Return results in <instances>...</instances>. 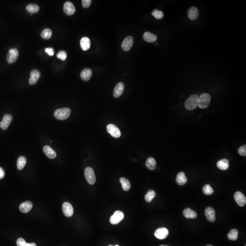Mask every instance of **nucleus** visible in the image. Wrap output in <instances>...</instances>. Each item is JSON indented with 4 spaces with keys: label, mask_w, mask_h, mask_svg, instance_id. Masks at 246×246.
<instances>
[{
    "label": "nucleus",
    "mask_w": 246,
    "mask_h": 246,
    "mask_svg": "<svg viewBox=\"0 0 246 246\" xmlns=\"http://www.w3.org/2000/svg\"><path fill=\"white\" fill-rule=\"evenodd\" d=\"M159 246H169L167 245L163 244V245H161Z\"/></svg>",
    "instance_id": "obj_42"
},
{
    "label": "nucleus",
    "mask_w": 246,
    "mask_h": 246,
    "mask_svg": "<svg viewBox=\"0 0 246 246\" xmlns=\"http://www.w3.org/2000/svg\"><path fill=\"white\" fill-rule=\"evenodd\" d=\"M169 235V231L165 228H161L157 229L155 233V236L158 239H162L167 238Z\"/></svg>",
    "instance_id": "obj_12"
},
{
    "label": "nucleus",
    "mask_w": 246,
    "mask_h": 246,
    "mask_svg": "<svg viewBox=\"0 0 246 246\" xmlns=\"http://www.w3.org/2000/svg\"><path fill=\"white\" fill-rule=\"evenodd\" d=\"M80 46L83 51L88 50L90 48V40L88 37H83L80 41Z\"/></svg>",
    "instance_id": "obj_24"
},
{
    "label": "nucleus",
    "mask_w": 246,
    "mask_h": 246,
    "mask_svg": "<svg viewBox=\"0 0 246 246\" xmlns=\"http://www.w3.org/2000/svg\"><path fill=\"white\" fill-rule=\"evenodd\" d=\"M124 214L121 211H117L110 218V222L112 224L115 225L120 223L123 220Z\"/></svg>",
    "instance_id": "obj_7"
},
{
    "label": "nucleus",
    "mask_w": 246,
    "mask_h": 246,
    "mask_svg": "<svg viewBox=\"0 0 246 246\" xmlns=\"http://www.w3.org/2000/svg\"><path fill=\"white\" fill-rule=\"evenodd\" d=\"M134 44V39L131 36L126 37L122 44V48L125 51H128L132 48Z\"/></svg>",
    "instance_id": "obj_10"
},
{
    "label": "nucleus",
    "mask_w": 246,
    "mask_h": 246,
    "mask_svg": "<svg viewBox=\"0 0 246 246\" xmlns=\"http://www.w3.org/2000/svg\"><path fill=\"white\" fill-rule=\"evenodd\" d=\"M152 15L158 20L161 19L164 17V13L162 11H159L157 9H155L152 13Z\"/></svg>",
    "instance_id": "obj_34"
},
{
    "label": "nucleus",
    "mask_w": 246,
    "mask_h": 246,
    "mask_svg": "<svg viewBox=\"0 0 246 246\" xmlns=\"http://www.w3.org/2000/svg\"><path fill=\"white\" fill-rule=\"evenodd\" d=\"M5 176V172L4 170L0 167V179H3Z\"/></svg>",
    "instance_id": "obj_40"
},
{
    "label": "nucleus",
    "mask_w": 246,
    "mask_h": 246,
    "mask_svg": "<svg viewBox=\"0 0 246 246\" xmlns=\"http://www.w3.org/2000/svg\"><path fill=\"white\" fill-rule=\"evenodd\" d=\"M211 96L208 94H203L199 97L198 106L201 109H206L211 102Z\"/></svg>",
    "instance_id": "obj_3"
},
{
    "label": "nucleus",
    "mask_w": 246,
    "mask_h": 246,
    "mask_svg": "<svg viewBox=\"0 0 246 246\" xmlns=\"http://www.w3.org/2000/svg\"><path fill=\"white\" fill-rule=\"evenodd\" d=\"M19 57V52L16 48H12L8 52L6 56V60L9 63H13L17 60Z\"/></svg>",
    "instance_id": "obj_5"
},
{
    "label": "nucleus",
    "mask_w": 246,
    "mask_h": 246,
    "mask_svg": "<svg viewBox=\"0 0 246 246\" xmlns=\"http://www.w3.org/2000/svg\"><path fill=\"white\" fill-rule=\"evenodd\" d=\"M13 120V117L10 114H5L3 118L2 121L0 123V127L3 130H6Z\"/></svg>",
    "instance_id": "obj_11"
},
{
    "label": "nucleus",
    "mask_w": 246,
    "mask_h": 246,
    "mask_svg": "<svg viewBox=\"0 0 246 246\" xmlns=\"http://www.w3.org/2000/svg\"><path fill=\"white\" fill-rule=\"evenodd\" d=\"M40 7L38 5L36 4L28 5L26 7V10L29 13H31V14L36 13H37L39 11Z\"/></svg>",
    "instance_id": "obj_29"
},
{
    "label": "nucleus",
    "mask_w": 246,
    "mask_h": 246,
    "mask_svg": "<svg viewBox=\"0 0 246 246\" xmlns=\"http://www.w3.org/2000/svg\"><path fill=\"white\" fill-rule=\"evenodd\" d=\"M91 2V0H83L82 2L83 6L84 8H88L90 6Z\"/></svg>",
    "instance_id": "obj_38"
},
{
    "label": "nucleus",
    "mask_w": 246,
    "mask_h": 246,
    "mask_svg": "<svg viewBox=\"0 0 246 246\" xmlns=\"http://www.w3.org/2000/svg\"><path fill=\"white\" fill-rule=\"evenodd\" d=\"M156 196V193L155 191L152 190H150L146 193L145 197H144V199L146 202H150L153 200Z\"/></svg>",
    "instance_id": "obj_31"
},
{
    "label": "nucleus",
    "mask_w": 246,
    "mask_h": 246,
    "mask_svg": "<svg viewBox=\"0 0 246 246\" xmlns=\"http://www.w3.org/2000/svg\"><path fill=\"white\" fill-rule=\"evenodd\" d=\"M156 162L152 157H149L146 162V166L149 169L154 170L156 168Z\"/></svg>",
    "instance_id": "obj_28"
},
{
    "label": "nucleus",
    "mask_w": 246,
    "mask_h": 246,
    "mask_svg": "<svg viewBox=\"0 0 246 246\" xmlns=\"http://www.w3.org/2000/svg\"><path fill=\"white\" fill-rule=\"evenodd\" d=\"M63 213L67 217H72L74 214V209L71 204L67 202H65L63 205L62 207Z\"/></svg>",
    "instance_id": "obj_9"
},
{
    "label": "nucleus",
    "mask_w": 246,
    "mask_h": 246,
    "mask_svg": "<svg viewBox=\"0 0 246 246\" xmlns=\"http://www.w3.org/2000/svg\"><path fill=\"white\" fill-rule=\"evenodd\" d=\"M71 110L69 108H64L58 109L54 112V115L56 119L61 121L66 120L70 116Z\"/></svg>",
    "instance_id": "obj_1"
},
{
    "label": "nucleus",
    "mask_w": 246,
    "mask_h": 246,
    "mask_svg": "<svg viewBox=\"0 0 246 246\" xmlns=\"http://www.w3.org/2000/svg\"><path fill=\"white\" fill-rule=\"evenodd\" d=\"M57 57L62 61H64L67 58V54L64 51H60L57 54Z\"/></svg>",
    "instance_id": "obj_35"
},
{
    "label": "nucleus",
    "mask_w": 246,
    "mask_h": 246,
    "mask_svg": "<svg viewBox=\"0 0 246 246\" xmlns=\"http://www.w3.org/2000/svg\"><path fill=\"white\" fill-rule=\"evenodd\" d=\"M188 16L191 20H196L198 17L199 12L198 8L195 6H192L189 9Z\"/></svg>",
    "instance_id": "obj_18"
},
{
    "label": "nucleus",
    "mask_w": 246,
    "mask_h": 246,
    "mask_svg": "<svg viewBox=\"0 0 246 246\" xmlns=\"http://www.w3.org/2000/svg\"><path fill=\"white\" fill-rule=\"evenodd\" d=\"M92 75V70L90 68H85L81 73V78L83 81H87L91 78Z\"/></svg>",
    "instance_id": "obj_21"
},
{
    "label": "nucleus",
    "mask_w": 246,
    "mask_h": 246,
    "mask_svg": "<svg viewBox=\"0 0 246 246\" xmlns=\"http://www.w3.org/2000/svg\"><path fill=\"white\" fill-rule=\"evenodd\" d=\"M238 231L236 229H233L228 234L229 239L232 241H236L238 238Z\"/></svg>",
    "instance_id": "obj_30"
},
{
    "label": "nucleus",
    "mask_w": 246,
    "mask_h": 246,
    "mask_svg": "<svg viewBox=\"0 0 246 246\" xmlns=\"http://www.w3.org/2000/svg\"><path fill=\"white\" fill-rule=\"evenodd\" d=\"M203 192L205 195H212L213 194L214 190L212 187L209 185L206 184L203 187Z\"/></svg>",
    "instance_id": "obj_33"
},
{
    "label": "nucleus",
    "mask_w": 246,
    "mask_h": 246,
    "mask_svg": "<svg viewBox=\"0 0 246 246\" xmlns=\"http://www.w3.org/2000/svg\"><path fill=\"white\" fill-rule=\"evenodd\" d=\"M125 85L122 82H120L117 83L115 86L113 90V95L114 98H119L121 95L124 91Z\"/></svg>",
    "instance_id": "obj_16"
},
{
    "label": "nucleus",
    "mask_w": 246,
    "mask_h": 246,
    "mask_svg": "<svg viewBox=\"0 0 246 246\" xmlns=\"http://www.w3.org/2000/svg\"><path fill=\"white\" fill-rule=\"evenodd\" d=\"M217 167L219 169L225 171L228 169L229 167V162L226 159L221 160L217 163Z\"/></svg>",
    "instance_id": "obj_25"
},
{
    "label": "nucleus",
    "mask_w": 246,
    "mask_h": 246,
    "mask_svg": "<svg viewBox=\"0 0 246 246\" xmlns=\"http://www.w3.org/2000/svg\"></svg>",
    "instance_id": "obj_46"
},
{
    "label": "nucleus",
    "mask_w": 246,
    "mask_h": 246,
    "mask_svg": "<svg viewBox=\"0 0 246 246\" xmlns=\"http://www.w3.org/2000/svg\"><path fill=\"white\" fill-rule=\"evenodd\" d=\"M85 178L90 184H94L96 182V177L94 170L91 167H88L84 171Z\"/></svg>",
    "instance_id": "obj_4"
},
{
    "label": "nucleus",
    "mask_w": 246,
    "mask_h": 246,
    "mask_svg": "<svg viewBox=\"0 0 246 246\" xmlns=\"http://www.w3.org/2000/svg\"><path fill=\"white\" fill-rule=\"evenodd\" d=\"M63 10L64 13L67 15H72L75 12L76 9L75 6L70 2H67L63 6Z\"/></svg>",
    "instance_id": "obj_13"
},
{
    "label": "nucleus",
    "mask_w": 246,
    "mask_h": 246,
    "mask_svg": "<svg viewBox=\"0 0 246 246\" xmlns=\"http://www.w3.org/2000/svg\"><path fill=\"white\" fill-rule=\"evenodd\" d=\"M27 243L25 240L22 238H19L17 241V246H25Z\"/></svg>",
    "instance_id": "obj_37"
},
{
    "label": "nucleus",
    "mask_w": 246,
    "mask_h": 246,
    "mask_svg": "<svg viewBox=\"0 0 246 246\" xmlns=\"http://www.w3.org/2000/svg\"><path fill=\"white\" fill-rule=\"evenodd\" d=\"M115 246H119V245H115Z\"/></svg>",
    "instance_id": "obj_44"
},
{
    "label": "nucleus",
    "mask_w": 246,
    "mask_h": 246,
    "mask_svg": "<svg viewBox=\"0 0 246 246\" xmlns=\"http://www.w3.org/2000/svg\"><path fill=\"white\" fill-rule=\"evenodd\" d=\"M183 214L188 219H195L198 217L197 213L189 208H186L183 212Z\"/></svg>",
    "instance_id": "obj_20"
},
{
    "label": "nucleus",
    "mask_w": 246,
    "mask_h": 246,
    "mask_svg": "<svg viewBox=\"0 0 246 246\" xmlns=\"http://www.w3.org/2000/svg\"><path fill=\"white\" fill-rule=\"evenodd\" d=\"M236 202L240 206H244L246 203V198L244 195L240 191H236L234 195Z\"/></svg>",
    "instance_id": "obj_8"
},
{
    "label": "nucleus",
    "mask_w": 246,
    "mask_h": 246,
    "mask_svg": "<svg viewBox=\"0 0 246 246\" xmlns=\"http://www.w3.org/2000/svg\"><path fill=\"white\" fill-rule=\"evenodd\" d=\"M199 97L197 94L192 95L190 97L186 102L185 106L186 109L191 110L196 109L198 105Z\"/></svg>",
    "instance_id": "obj_2"
},
{
    "label": "nucleus",
    "mask_w": 246,
    "mask_h": 246,
    "mask_svg": "<svg viewBox=\"0 0 246 246\" xmlns=\"http://www.w3.org/2000/svg\"><path fill=\"white\" fill-rule=\"evenodd\" d=\"M37 246L36 244L35 243H30V244H28L27 243L26 246Z\"/></svg>",
    "instance_id": "obj_41"
},
{
    "label": "nucleus",
    "mask_w": 246,
    "mask_h": 246,
    "mask_svg": "<svg viewBox=\"0 0 246 246\" xmlns=\"http://www.w3.org/2000/svg\"><path fill=\"white\" fill-rule=\"evenodd\" d=\"M112 246V245H110V246Z\"/></svg>",
    "instance_id": "obj_45"
},
{
    "label": "nucleus",
    "mask_w": 246,
    "mask_h": 246,
    "mask_svg": "<svg viewBox=\"0 0 246 246\" xmlns=\"http://www.w3.org/2000/svg\"><path fill=\"white\" fill-rule=\"evenodd\" d=\"M246 145H243L241 146L238 149V153L240 154L241 156H246Z\"/></svg>",
    "instance_id": "obj_36"
},
{
    "label": "nucleus",
    "mask_w": 246,
    "mask_h": 246,
    "mask_svg": "<svg viewBox=\"0 0 246 246\" xmlns=\"http://www.w3.org/2000/svg\"><path fill=\"white\" fill-rule=\"evenodd\" d=\"M41 76V73L38 70L34 69L30 73V78L29 80V83L31 85L36 84Z\"/></svg>",
    "instance_id": "obj_14"
},
{
    "label": "nucleus",
    "mask_w": 246,
    "mask_h": 246,
    "mask_svg": "<svg viewBox=\"0 0 246 246\" xmlns=\"http://www.w3.org/2000/svg\"><path fill=\"white\" fill-rule=\"evenodd\" d=\"M120 181L121 184L123 189L124 190L128 191L130 189V187H131V185L128 179H126L124 177H122L120 179Z\"/></svg>",
    "instance_id": "obj_27"
},
{
    "label": "nucleus",
    "mask_w": 246,
    "mask_h": 246,
    "mask_svg": "<svg viewBox=\"0 0 246 246\" xmlns=\"http://www.w3.org/2000/svg\"><path fill=\"white\" fill-rule=\"evenodd\" d=\"M205 216L207 220L213 222L216 220V213L214 209L211 207H207L205 210Z\"/></svg>",
    "instance_id": "obj_15"
},
{
    "label": "nucleus",
    "mask_w": 246,
    "mask_h": 246,
    "mask_svg": "<svg viewBox=\"0 0 246 246\" xmlns=\"http://www.w3.org/2000/svg\"><path fill=\"white\" fill-rule=\"evenodd\" d=\"M52 31L50 29H46L43 30L41 34V37L42 38L46 40L50 39L52 36Z\"/></svg>",
    "instance_id": "obj_32"
},
{
    "label": "nucleus",
    "mask_w": 246,
    "mask_h": 246,
    "mask_svg": "<svg viewBox=\"0 0 246 246\" xmlns=\"http://www.w3.org/2000/svg\"><path fill=\"white\" fill-rule=\"evenodd\" d=\"M206 246H213L212 245L208 244V245H207Z\"/></svg>",
    "instance_id": "obj_43"
},
{
    "label": "nucleus",
    "mask_w": 246,
    "mask_h": 246,
    "mask_svg": "<svg viewBox=\"0 0 246 246\" xmlns=\"http://www.w3.org/2000/svg\"><path fill=\"white\" fill-rule=\"evenodd\" d=\"M45 52L49 56H52L54 54V50L53 48H48L45 49Z\"/></svg>",
    "instance_id": "obj_39"
},
{
    "label": "nucleus",
    "mask_w": 246,
    "mask_h": 246,
    "mask_svg": "<svg viewBox=\"0 0 246 246\" xmlns=\"http://www.w3.org/2000/svg\"><path fill=\"white\" fill-rule=\"evenodd\" d=\"M143 39L144 41L148 43H154L157 39L156 36L150 32H145L143 35Z\"/></svg>",
    "instance_id": "obj_23"
},
{
    "label": "nucleus",
    "mask_w": 246,
    "mask_h": 246,
    "mask_svg": "<svg viewBox=\"0 0 246 246\" xmlns=\"http://www.w3.org/2000/svg\"><path fill=\"white\" fill-rule=\"evenodd\" d=\"M43 151L46 156L49 158L51 159L55 158L57 156L55 151L51 147L48 145H46L44 147Z\"/></svg>",
    "instance_id": "obj_19"
},
{
    "label": "nucleus",
    "mask_w": 246,
    "mask_h": 246,
    "mask_svg": "<svg viewBox=\"0 0 246 246\" xmlns=\"http://www.w3.org/2000/svg\"><path fill=\"white\" fill-rule=\"evenodd\" d=\"M107 130L108 133L111 135L112 136L116 138L120 137L121 132L120 129L115 125L109 124L107 126Z\"/></svg>",
    "instance_id": "obj_6"
},
{
    "label": "nucleus",
    "mask_w": 246,
    "mask_h": 246,
    "mask_svg": "<svg viewBox=\"0 0 246 246\" xmlns=\"http://www.w3.org/2000/svg\"><path fill=\"white\" fill-rule=\"evenodd\" d=\"M33 206V205L32 202L30 201H26L20 205L19 206L20 210L21 213H26L30 211Z\"/></svg>",
    "instance_id": "obj_17"
},
{
    "label": "nucleus",
    "mask_w": 246,
    "mask_h": 246,
    "mask_svg": "<svg viewBox=\"0 0 246 246\" xmlns=\"http://www.w3.org/2000/svg\"><path fill=\"white\" fill-rule=\"evenodd\" d=\"M27 163V159L23 156H21L18 159L17 161V167L18 169L21 171L23 169Z\"/></svg>",
    "instance_id": "obj_26"
},
{
    "label": "nucleus",
    "mask_w": 246,
    "mask_h": 246,
    "mask_svg": "<svg viewBox=\"0 0 246 246\" xmlns=\"http://www.w3.org/2000/svg\"><path fill=\"white\" fill-rule=\"evenodd\" d=\"M187 178L183 172H180L178 174L176 178L177 183L180 186H183L186 183Z\"/></svg>",
    "instance_id": "obj_22"
}]
</instances>
